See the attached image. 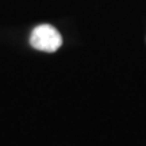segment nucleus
<instances>
[{
	"mask_svg": "<svg viewBox=\"0 0 146 146\" xmlns=\"http://www.w3.org/2000/svg\"><path fill=\"white\" fill-rule=\"evenodd\" d=\"M30 43L36 50L53 53L57 52L62 45V36L56 27L50 25H39L33 30L30 35Z\"/></svg>",
	"mask_w": 146,
	"mask_h": 146,
	"instance_id": "f257e3e1",
	"label": "nucleus"
}]
</instances>
